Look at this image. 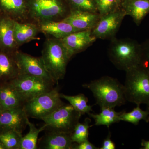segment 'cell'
<instances>
[{
  "label": "cell",
  "mask_w": 149,
  "mask_h": 149,
  "mask_svg": "<svg viewBox=\"0 0 149 149\" xmlns=\"http://www.w3.org/2000/svg\"><path fill=\"white\" fill-rule=\"evenodd\" d=\"M81 115L70 104H65L50 114L42 118L49 131L71 134Z\"/></svg>",
  "instance_id": "obj_7"
},
{
  "label": "cell",
  "mask_w": 149,
  "mask_h": 149,
  "mask_svg": "<svg viewBox=\"0 0 149 149\" xmlns=\"http://www.w3.org/2000/svg\"><path fill=\"white\" fill-rule=\"evenodd\" d=\"M96 40L92 35V31L87 30L73 32L61 40L70 59L74 55L92 46Z\"/></svg>",
  "instance_id": "obj_12"
},
{
  "label": "cell",
  "mask_w": 149,
  "mask_h": 149,
  "mask_svg": "<svg viewBox=\"0 0 149 149\" xmlns=\"http://www.w3.org/2000/svg\"><path fill=\"white\" fill-rule=\"evenodd\" d=\"M70 10L98 13L95 0H66Z\"/></svg>",
  "instance_id": "obj_28"
},
{
  "label": "cell",
  "mask_w": 149,
  "mask_h": 149,
  "mask_svg": "<svg viewBox=\"0 0 149 149\" xmlns=\"http://www.w3.org/2000/svg\"><path fill=\"white\" fill-rule=\"evenodd\" d=\"M100 148L96 147L91 143L88 140L80 143H74L73 149H98Z\"/></svg>",
  "instance_id": "obj_31"
},
{
  "label": "cell",
  "mask_w": 149,
  "mask_h": 149,
  "mask_svg": "<svg viewBox=\"0 0 149 149\" xmlns=\"http://www.w3.org/2000/svg\"><path fill=\"white\" fill-rule=\"evenodd\" d=\"M27 125L29 128V131L25 136H22L20 149H38L37 142L38 136L41 132L46 130V125L45 124L41 128H38L28 119Z\"/></svg>",
  "instance_id": "obj_23"
},
{
  "label": "cell",
  "mask_w": 149,
  "mask_h": 149,
  "mask_svg": "<svg viewBox=\"0 0 149 149\" xmlns=\"http://www.w3.org/2000/svg\"><path fill=\"white\" fill-rule=\"evenodd\" d=\"M0 104L2 111L24 106V102L10 82L0 84Z\"/></svg>",
  "instance_id": "obj_20"
},
{
  "label": "cell",
  "mask_w": 149,
  "mask_h": 149,
  "mask_svg": "<svg viewBox=\"0 0 149 149\" xmlns=\"http://www.w3.org/2000/svg\"><path fill=\"white\" fill-rule=\"evenodd\" d=\"M15 52L0 50V84L10 82L20 74Z\"/></svg>",
  "instance_id": "obj_17"
},
{
  "label": "cell",
  "mask_w": 149,
  "mask_h": 149,
  "mask_svg": "<svg viewBox=\"0 0 149 149\" xmlns=\"http://www.w3.org/2000/svg\"><path fill=\"white\" fill-rule=\"evenodd\" d=\"M0 149H6L5 147L1 141H0Z\"/></svg>",
  "instance_id": "obj_34"
},
{
  "label": "cell",
  "mask_w": 149,
  "mask_h": 149,
  "mask_svg": "<svg viewBox=\"0 0 149 149\" xmlns=\"http://www.w3.org/2000/svg\"><path fill=\"white\" fill-rule=\"evenodd\" d=\"M146 110L148 112L149 114V106H147V109Z\"/></svg>",
  "instance_id": "obj_36"
},
{
  "label": "cell",
  "mask_w": 149,
  "mask_h": 149,
  "mask_svg": "<svg viewBox=\"0 0 149 149\" xmlns=\"http://www.w3.org/2000/svg\"><path fill=\"white\" fill-rule=\"evenodd\" d=\"M108 49L110 61L118 69L127 71L141 64L142 46L136 40L130 38L110 40Z\"/></svg>",
  "instance_id": "obj_2"
},
{
  "label": "cell",
  "mask_w": 149,
  "mask_h": 149,
  "mask_svg": "<svg viewBox=\"0 0 149 149\" xmlns=\"http://www.w3.org/2000/svg\"><path fill=\"white\" fill-rule=\"evenodd\" d=\"M0 13L18 22H29L26 0H0Z\"/></svg>",
  "instance_id": "obj_16"
},
{
  "label": "cell",
  "mask_w": 149,
  "mask_h": 149,
  "mask_svg": "<svg viewBox=\"0 0 149 149\" xmlns=\"http://www.w3.org/2000/svg\"><path fill=\"white\" fill-rule=\"evenodd\" d=\"M15 55L20 74L41 77L55 83L46 69L41 57L33 56L19 50Z\"/></svg>",
  "instance_id": "obj_10"
},
{
  "label": "cell",
  "mask_w": 149,
  "mask_h": 149,
  "mask_svg": "<svg viewBox=\"0 0 149 149\" xmlns=\"http://www.w3.org/2000/svg\"><path fill=\"white\" fill-rule=\"evenodd\" d=\"M22 137V133L12 130L0 134V141L6 149H20Z\"/></svg>",
  "instance_id": "obj_27"
},
{
  "label": "cell",
  "mask_w": 149,
  "mask_h": 149,
  "mask_svg": "<svg viewBox=\"0 0 149 149\" xmlns=\"http://www.w3.org/2000/svg\"><path fill=\"white\" fill-rule=\"evenodd\" d=\"M17 91L24 104L53 89L55 83L41 77L20 74L10 81Z\"/></svg>",
  "instance_id": "obj_8"
},
{
  "label": "cell",
  "mask_w": 149,
  "mask_h": 149,
  "mask_svg": "<svg viewBox=\"0 0 149 149\" xmlns=\"http://www.w3.org/2000/svg\"><path fill=\"white\" fill-rule=\"evenodd\" d=\"M100 18L98 13L81 10H70L62 20L79 30H92Z\"/></svg>",
  "instance_id": "obj_13"
},
{
  "label": "cell",
  "mask_w": 149,
  "mask_h": 149,
  "mask_svg": "<svg viewBox=\"0 0 149 149\" xmlns=\"http://www.w3.org/2000/svg\"><path fill=\"white\" fill-rule=\"evenodd\" d=\"M126 15L121 7L117 10L101 17L96 26L91 31L96 39L111 40L120 29Z\"/></svg>",
  "instance_id": "obj_9"
},
{
  "label": "cell",
  "mask_w": 149,
  "mask_h": 149,
  "mask_svg": "<svg viewBox=\"0 0 149 149\" xmlns=\"http://www.w3.org/2000/svg\"><path fill=\"white\" fill-rule=\"evenodd\" d=\"M41 57L46 69L56 83L64 78L70 58L61 40L47 38L43 45Z\"/></svg>",
  "instance_id": "obj_3"
},
{
  "label": "cell",
  "mask_w": 149,
  "mask_h": 149,
  "mask_svg": "<svg viewBox=\"0 0 149 149\" xmlns=\"http://www.w3.org/2000/svg\"><path fill=\"white\" fill-rule=\"evenodd\" d=\"M142 46V65L149 72V39L141 44Z\"/></svg>",
  "instance_id": "obj_30"
},
{
  "label": "cell",
  "mask_w": 149,
  "mask_h": 149,
  "mask_svg": "<svg viewBox=\"0 0 149 149\" xmlns=\"http://www.w3.org/2000/svg\"><path fill=\"white\" fill-rule=\"evenodd\" d=\"M91 120L87 118L83 123L78 122L75 125L73 132L71 134V140L73 143H80L88 140L89 128L93 125H90Z\"/></svg>",
  "instance_id": "obj_26"
},
{
  "label": "cell",
  "mask_w": 149,
  "mask_h": 149,
  "mask_svg": "<svg viewBox=\"0 0 149 149\" xmlns=\"http://www.w3.org/2000/svg\"><path fill=\"white\" fill-rule=\"evenodd\" d=\"M98 13L101 17L119 9L121 6L115 0H95Z\"/></svg>",
  "instance_id": "obj_29"
},
{
  "label": "cell",
  "mask_w": 149,
  "mask_h": 149,
  "mask_svg": "<svg viewBox=\"0 0 149 149\" xmlns=\"http://www.w3.org/2000/svg\"><path fill=\"white\" fill-rule=\"evenodd\" d=\"M121 8L126 15L132 17L137 26H139L149 13V0H123Z\"/></svg>",
  "instance_id": "obj_19"
},
{
  "label": "cell",
  "mask_w": 149,
  "mask_h": 149,
  "mask_svg": "<svg viewBox=\"0 0 149 149\" xmlns=\"http://www.w3.org/2000/svg\"><path fill=\"white\" fill-rule=\"evenodd\" d=\"M74 143L70 134L49 131L38 141V149H73Z\"/></svg>",
  "instance_id": "obj_15"
},
{
  "label": "cell",
  "mask_w": 149,
  "mask_h": 149,
  "mask_svg": "<svg viewBox=\"0 0 149 149\" xmlns=\"http://www.w3.org/2000/svg\"><path fill=\"white\" fill-rule=\"evenodd\" d=\"M28 119L23 106L2 111L0 113V134L12 130L22 133Z\"/></svg>",
  "instance_id": "obj_11"
},
{
  "label": "cell",
  "mask_w": 149,
  "mask_h": 149,
  "mask_svg": "<svg viewBox=\"0 0 149 149\" xmlns=\"http://www.w3.org/2000/svg\"><path fill=\"white\" fill-rule=\"evenodd\" d=\"M64 104L56 87L27 102L23 107L28 117L41 119Z\"/></svg>",
  "instance_id": "obj_6"
},
{
  "label": "cell",
  "mask_w": 149,
  "mask_h": 149,
  "mask_svg": "<svg viewBox=\"0 0 149 149\" xmlns=\"http://www.w3.org/2000/svg\"><path fill=\"white\" fill-rule=\"evenodd\" d=\"M29 22L62 21L70 12L66 0H26Z\"/></svg>",
  "instance_id": "obj_4"
},
{
  "label": "cell",
  "mask_w": 149,
  "mask_h": 149,
  "mask_svg": "<svg viewBox=\"0 0 149 149\" xmlns=\"http://www.w3.org/2000/svg\"><path fill=\"white\" fill-rule=\"evenodd\" d=\"M38 24L31 22H21L14 20L15 39L19 47L36 39L40 32Z\"/></svg>",
  "instance_id": "obj_21"
},
{
  "label": "cell",
  "mask_w": 149,
  "mask_h": 149,
  "mask_svg": "<svg viewBox=\"0 0 149 149\" xmlns=\"http://www.w3.org/2000/svg\"><path fill=\"white\" fill-rule=\"evenodd\" d=\"M101 109V111L99 114L91 113L88 114L95 120V125H106L109 128L112 124L120 121V115L122 111L117 112L111 107H104Z\"/></svg>",
  "instance_id": "obj_22"
},
{
  "label": "cell",
  "mask_w": 149,
  "mask_h": 149,
  "mask_svg": "<svg viewBox=\"0 0 149 149\" xmlns=\"http://www.w3.org/2000/svg\"><path fill=\"white\" fill-rule=\"evenodd\" d=\"M61 98L64 99L69 102L74 109L81 116L89 114L93 111V105H88V98L83 94H79L75 96L67 95L60 93Z\"/></svg>",
  "instance_id": "obj_24"
},
{
  "label": "cell",
  "mask_w": 149,
  "mask_h": 149,
  "mask_svg": "<svg viewBox=\"0 0 149 149\" xmlns=\"http://www.w3.org/2000/svg\"><path fill=\"white\" fill-rule=\"evenodd\" d=\"M141 145L143 147L141 149H149V141H146L143 139L141 141Z\"/></svg>",
  "instance_id": "obj_33"
},
{
  "label": "cell",
  "mask_w": 149,
  "mask_h": 149,
  "mask_svg": "<svg viewBox=\"0 0 149 149\" xmlns=\"http://www.w3.org/2000/svg\"><path fill=\"white\" fill-rule=\"evenodd\" d=\"M126 72L124 86L127 101L149 106V72L140 64Z\"/></svg>",
  "instance_id": "obj_5"
},
{
  "label": "cell",
  "mask_w": 149,
  "mask_h": 149,
  "mask_svg": "<svg viewBox=\"0 0 149 149\" xmlns=\"http://www.w3.org/2000/svg\"><path fill=\"white\" fill-rule=\"evenodd\" d=\"M93 93L96 104L101 108L121 106L126 102L124 86L117 79L103 76L83 85Z\"/></svg>",
  "instance_id": "obj_1"
},
{
  "label": "cell",
  "mask_w": 149,
  "mask_h": 149,
  "mask_svg": "<svg viewBox=\"0 0 149 149\" xmlns=\"http://www.w3.org/2000/svg\"><path fill=\"white\" fill-rule=\"evenodd\" d=\"M120 121L130 123L134 125H138L141 120L149 122V114L147 111H143L140 108V105H137L132 111L126 112L122 111L120 115Z\"/></svg>",
  "instance_id": "obj_25"
},
{
  "label": "cell",
  "mask_w": 149,
  "mask_h": 149,
  "mask_svg": "<svg viewBox=\"0 0 149 149\" xmlns=\"http://www.w3.org/2000/svg\"><path fill=\"white\" fill-rule=\"evenodd\" d=\"M100 149H115L116 145L114 142L111 139V134L109 133L108 136L104 140L102 146Z\"/></svg>",
  "instance_id": "obj_32"
},
{
  "label": "cell",
  "mask_w": 149,
  "mask_h": 149,
  "mask_svg": "<svg viewBox=\"0 0 149 149\" xmlns=\"http://www.w3.org/2000/svg\"><path fill=\"white\" fill-rule=\"evenodd\" d=\"M38 25L40 32L58 40H61L73 32L82 31L63 21L46 22Z\"/></svg>",
  "instance_id": "obj_18"
},
{
  "label": "cell",
  "mask_w": 149,
  "mask_h": 149,
  "mask_svg": "<svg viewBox=\"0 0 149 149\" xmlns=\"http://www.w3.org/2000/svg\"><path fill=\"white\" fill-rule=\"evenodd\" d=\"M14 36V20L0 13V50L15 52L18 50Z\"/></svg>",
  "instance_id": "obj_14"
},
{
  "label": "cell",
  "mask_w": 149,
  "mask_h": 149,
  "mask_svg": "<svg viewBox=\"0 0 149 149\" xmlns=\"http://www.w3.org/2000/svg\"><path fill=\"white\" fill-rule=\"evenodd\" d=\"M2 111V110L1 106V104H0V113Z\"/></svg>",
  "instance_id": "obj_37"
},
{
  "label": "cell",
  "mask_w": 149,
  "mask_h": 149,
  "mask_svg": "<svg viewBox=\"0 0 149 149\" xmlns=\"http://www.w3.org/2000/svg\"><path fill=\"white\" fill-rule=\"evenodd\" d=\"M115 1L117 2L118 4L121 6V3H122V2L123 1V0H115Z\"/></svg>",
  "instance_id": "obj_35"
}]
</instances>
